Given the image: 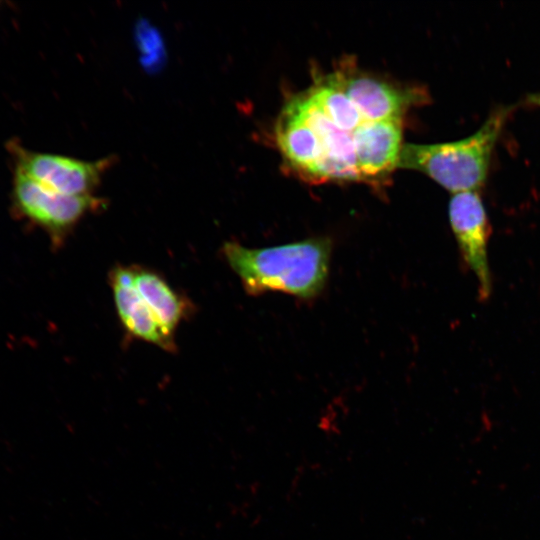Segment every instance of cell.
<instances>
[{
  "label": "cell",
  "instance_id": "cell-6",
  "mask_svg": "<svg viewBox=\"0 0 540 540\" xmlns=\"http://www.w3.org/2000/svg\"><path fill=\"white\" fill-rule=\"evenodd\" d=\"M288 106L301 116L320 139L323 160L317 181L362 180L357 168L352 132L337 127L308 95L296 97Z\"/></svg>",
  "mask_w": 540,
  "mask_h": 540
},
{
  "label": "cell",
  "instance_id": "cell-12",
  "mask_svg": "<svg viewBox=\"0 0 540 540\" xmlns=\"http://www.w3.org/2000/svg\"><path fill=\"white\" fill-rule=\"evenodd\" d=\"M308 96L340 129L353 132L365 122L346 94L327 76L313 87Z\"/></svg>",
  "mask_w": 540,
  "mask_h": 540
},
{
  "label": "cell",
  "instance_id": "cell-7",
  "mask_svg": "<svg viewBox=\"0 0 540 540\" xmlns=\"http://www.w3.org/2000/svg\"><path fill=\"white\" fill-rule=\"evenodd\" d=\"M353 102L365 121L402 118L421 95L360 72L341 69L328 76Z\"/></svg>",
  "mask_w": 540,
  "mask_h": 540
},
{
  "label": "cell",
  "instance_id": "cell-10",
  "mask_svg": "<svg viewBox=\"0 0 540 540\" xmlns=\"http://www.w3.org/2000/svg\"><path fill=\"white\" fill-rule=\"evenodd\" d=\"M276 140L284 158L300 174L317 181L323 149L315 131L288 105L276 125Z\"/></svg>",
  "mask_w": 540,
  "mask_h": 540
},
{
  "label": "cell",
  "instance_id": "cell-11",
  "mask_svg": "<svg viewBox=\"0 0 540 540\" xmlns=\"http://www.w3.org/2000/svg\"><path fill=\"white\" fill-rule=\"evenodd\" d=\"M132 268L134 283L140 296L163 330L174 337L175 330L191 313L192 304L175 291L159 273L140 266Z\"/></svg>",
  "mask_w": 540,
  "mask_h": 540
},
{
  "label": "cell",
  "instance_id": "cell-9",
  "mask_svg": "<svg viewBox=\"0 0 540 540\" xmlns=\"http://www.w3.org/2000/svg\"><path fill=\"white\" fill-rule=\"evenodd\" d=\"M109 283L119 319L126 332L133 338L165 351H175L174 337L163 330L137 291L132 266L116 265L110 270Z\"/></svg>",
  "mask_w": 540,
  "mask_h": 540
},
{
  "label": "cell",
  "instance_id": "cell-2",
  "mask_svg": "<svg viewBox=\"0 0 540 540\" xmlns=\"http://www.w3.org/2000/svg\"><path fill=\"white\" fill-rule=\"evenodd\" d=\"M508 107H498L472 135L453 142L405 144L398 167L420 171L456 194L478 191L488 176L492 154L503 129Z\"/></svg>",
  "mask_w": 540,
  "mask_h": 540
},
{
  "label": "cell",
  "instance_id": "cell-13",
  "mask_svg": "<svg viewBox=\"0 0 540 540\" xmlns=\"http://www.w3.org/2000/svg\"><path fill=\"white\" fill-rule=\"evenodd\" d=\"M527 102L531 105L540 107V92L529 94L527 96Z\"/></svg>",
  "mask_w": 540,
  "mask_h": 540
},
{
  "label": "cell",
  "instance_id": "cell-5",
  "mask_svg": "<svg viewBox=\"0 0 540 540\" xmlns=\"http://www.w3.org/2000/svg\"><path fill=\"white\" fill-rule=\"evenodd\" d=\"M448 215L461 256L476 276L479 296L485 300L492 288L487 257L491 226L478 191L454 194L449 202Z\"/></svg>",
  "mask_w": 540,
  "mask_h": 540
},
{
  "label": "cell",
  "instance_id": "cell-8",
  "mask_svg": "<svg viewBox=\"0 0 540 540\" xmlns=\"http://www.w3.org/2000/svg\"><path fill=\"white\" fill-rule=\"evenodd\" d=\"M402 132V118L365 121L352 132L362 181L384 178L398 167Z\"/></svg>",
  "mask_w": 540,
  "mask_h": 540
},
{
  "label": "cell",
  "instance_id": "cell-1",
  "mask_svg": "<svg viewBox=\"0 0 540 540\" xmlns=\"http://www.w3.org/2000/svg\"><path fill=\"white\" fill-rule=\"evenodd\" d=\"M331 249L324 237L257 249L227 242L222 255L247 293L280 291L308 299L324 287Z\"/></svg>",
  "mask_w": 540,
  "mask_h": 540
},
{
  "label": "cell",
  "instance_id": "cell-3",
  "mask_svg": "<svg viewBox=\"0 0 540 540\" xmlns=\"http://www.w3.org/2000/svg\"><path fill=\"white\" fill-rule=\"evenodd\" d=\"M12 202L15 210L60 243L88 213L104 207L94 195L71 196L53 191L14 169Z\"/></svg>",
  "mask_w": 540,
  "mask_h": 540
},
{
  "label": "cell",
  "instance_id": "cell-4",
  "mask_svg": "<svg viewBox=\"0 0 540 540\" xmlns=\"http://www.w3.org/2000/svg\"><path fill=\"white\" fill-rule=\"evenodd\" d=\"M7 149L18 170L41 185L71 196H88L99 186L102 175L112 164L107 157L83 161L69 156L40 153L26 149L11 140Z\"/></svg>",
  "mask_w": 540,
  "mask_h": 540
}]
</instances>
